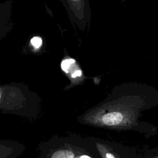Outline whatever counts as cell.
Segmentation results:
<instances>
[{
    "label": "cell",
    "instance_id": "obj_1",
    "mask_svg": "<svg viewBox=\"0 0 158 158\" xmlns=\"http://www.w3.org/2000/svg\"><path fill=\"white\" fill-rule=\"evenodd\" d=\"M42 112V99L23 83L0 84V112L16 115L29 122L37 120Z\"/></svg>",
    "mask_w": 158,
    "mask_h": 158
},
{
    "label": "cell",
    "instance_id": "obj_2",
    "mask_svg": "<svg viewBox=\"0 0 158 158\" xmlns=\"http://www.w3.org/2000/svg\"><path fill=\"white\" fill-rule=\"evenodd\" d=\"M89 142L76 133L53 135L38 146L39 158H93Z\"/></svg>",
    "mask_w": 158,
    "mask_h": 158
},
{
    "label": "cell",
    "instance_id": "obj_3",
    "mask_svg": "<svg viewBox=\"0 0 158 158\" xmlns=\"http://www.w3.org/2000/svg\"><path fill=\"white\" fill-rule=\"evenodd\" d=\"M64 56L60 62V69L69 78L70 83L64 89L68 91L75 86L83 84L86 79L83 71L78 62L73 58L70 57L65 48Z\"/></svg>",
    "mask_w": 158,
    "mask_h": 158
},
{
    "label": "cell",
    "instance_id": "obj_4",
    "mask_svg": "<svg viewBox=\"0 0 158 158\" xmlns=\"http://www.w3.org/2000/svg\"><path fill=\"white\" fill-rule=\"evenodd\" d=\"M12 0L0 2V40L5 38L14 27Z\"/></svg>",
    "mask_w": 158,
    "mask_h": 158
},
{
    "label": "cell",
    "instance_id": "obj_5",
    "mask_svg": "<svg viewBox=\"0 0 158 158\" xmlns=\"http://www.w3.org/2000/svg\"><path fill=\"white\" fill-rule=\"evenodd\" d=\"M25 149L26 146L21 142L0 139V158H18Z\"/></svg>",
    "mask_w": 158,
    "mask_h": 158
},
{
    "label": "cell",
    "instance_id": "obj_6",
    "mask_svg": "<svg viewBox=\"0 0 158 158\" xmlns=\"http://www.w3.org/2000/svg\"><path fill=\"white\" fill-rule=\"evenodd\" d=\"M30 48L31 49V51L34 52H38L41 51L43 46V39L38 36H35L32 37L29 43Z\"/></svg>",
    "mask_w": 158,
    "mask_h": 158
},
{
    "label": "cell",
    "instance_id": "obj_7",
    "mask_svg": "<svg viewBox=\"0 0 158 158\" xmlns=\"http://www.w3.org/2000/svg\"><path fill=\"white\" fill-rule=\"evenodd\" d=\"M105 156H106V158H115L114 156V155L110 152H106Z\"/></svg>",
    "mask_w": 158,
    "mask_h": 158
},
{
    "label": "cell",
    "instance_id": "obj_8",
    "mask_svg": "<svg viewBox=\"0 0 158 158\" xmlns=\"http://www.w3.org/2000/svg\"><path fill=\"white\" fill-rule=\"evenodd\" d=\"M36 158H39V157H36Z\"/></svg>",
    "mask_w": 158,
    "mask_h": 158
}]
</instances>
